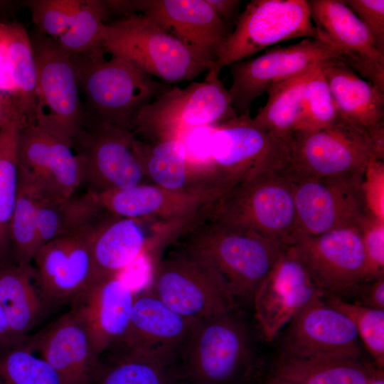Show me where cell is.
<instances>
[{
    "label": "cell",
    "mask_w": 384,
    "mask_h": 384,
    "mask_svg": "<svg viewBox=\"0 0 384 384\" xmlns=\"http://www.w3.org/2000/svg\"><path fill=\"white\" fill-rule=\"evenodd\" d=\"M172 240L195 255L235 304L252 302L285 247L252 230L217 220L202 209Z\"/></svg>",
    "instance_id": "1"
},
{
    "label": "cell",
    "mask_w": 384,
    "mask_h": 384,
    "mask_svg": "<svg viewBox=\"0 0 384 384\" xmlns=\"http://www.w3.org/2000/svg\"><path fill=\"white\" fill-rule=\"evenodd\" d=\"M105 54L100 48L71 55L80 91L90 118L134 133L139 112L171 86Z\"/></svg>",
    "instance_id": "2"
},
{
    "label": "cell",
    "mask_w": 384,
    "mask_h": 384,
    "mask_svg": "<svg viewBox=\"0 0 384 384\" xmlns=\"http://www.w3.org/2000/svg\"><path fill=\"white\" fill-rule=\"evenodd\" d=\"M202 211L223 223L252 230L289 247L301 236L292 180L284 168L234 185Z\"/></svg>",
    "instance_id": "3"
},
{
    "label": "cell",
    "mask_w": 384,
    "mask_h": 384,
    "mask_svg": "<svg viewBox=\"0 0 384 384\" xmlns=\"http://www.w3.org/2000/svg\"><path fill=\"white\" fill-rule=\"evenodd\" d=\"M101 46L106 54L120 58L167 83L192 80L214 65L141 13L106 23Z\"/></svg>",
    "instance_id": "4"
},
{
    "label": "cell",
    "mask_w": 384,
    "mask_h": 384,
    "mask_svg": "<svg viewBox=\"0 0 384 384\" xmlns=\"http://www.w3.org/2000/svg\"><path fill=\"white\" fill-rule=\"evenodd\" d=\"M253 361L250 330L233 310L198 321L176 367L188 384H245Z\"/></svg>",
    "instance_id": "5"
},
{
    "label": "cell",
    "mask_w": 384,
    "mask_h": 384,
    "mask_svg": "<svg viewBox=\"0 0 384 384\" xmlns=\"http://www.w3.org/2000/svg\"><path fill=\"white\" fill-rule=\"evenodd\" d=\"M284 168L299 176H335L365 173L375 159L383 160L384 126L372 134L343 117L325 127L293 132Z\"/></svg>",
    "instance_id": "6"
},
{
    "label": "cell",
    "mask_w": 384,
    "mask_h": 384,
    "mask_svg": "<svg viewBox=\"0 0 384 384\" xmlns=\"http://www.w3.org/2000/svg\"><path fill=\"white\" fill-rule=\"evenodd\" d=\"M237 115L219 74L207 72L202 82L171 87L138 114L134 134L143 140L176 137L186 132L225 122Z\"/></svg>",
    "instance_id": "7"
},
{
    "label": "cell",
    "mask_w": 384,
    "mask_h": 384,
    "mask_svg": "<svg viewBox=\"0 0 384 384\" xmlns=\"http://www.w3.org/2000/svg\"><path fill=\"white\" fill-rule=\"evenodd\" d=\"M209 151L211 177L225 191L256 174L282 169L289 158V143L258 127L250 114L215 125Z\"/></svg>",
    "instance_id": "8"
},
{
    "label": "cell",
    "mask_w": 384,
    "mask_h": 384,
    "mask_svg": "<svg viewBox=\"0 0 384 384\" xmlns=\"http://www.w3.org/2000/svg\"><path fill=\"white\" fill-rule=\"evenodd\" d=\"M152 270L148 289L174 312L201 321L235 310L217 278L189 250L171 240Z\"/></svg>",
    "instance_id": "9"
},
{
    "label": "cell",
    "mask_w": 384,
    "mask_h": 384,
    "mask_svg": "<svg viewBox=\"0 0 384 384\" xmlns=\"http://www.w3.org/2000/svg\"><path fill=\"white\" fill-rule=\"evenodd\" d=\"M288 174L293 185L301 235L361 226L370 215L375 214L368 203L366 172L321 177Z\"/></svg>",
    "instance_id": "10"
},
{
    "label": "cell",
    "mask_w": 384,
    "mask_h": 384,
    "mask_svg": "<svg viewBox=\"0 0 384 384\" xmlns=\"http://www.w3.org/2000/svg\"><path fill=\"white\" fill-rule=\"evenodd\" d=\"M31 38L37 75L36 117L31 123L56 133L72 145L87 116L71 55L40 32Z\"/></svg>",
    "instance_id": "11"
},
{
    "label": "cell",
    "mask_w": 384,
    "mask_h": 384,
    "mask_svg": "<svg viewBox=\"0 0 384 384\" xmlns=\"http://www.w3.org/2000/svg\"><path fill=\"white\" fill-rule=\"evenodd\" d=\"M302 37L319 40L306 0H252L213 68L220 75L229 65L251 58L277 43Z\"/></svg>",
    "instance_id": "12"
},
{
    "label": "cell",
    "mask_w": 384,
    "mask_h": 384,
    "mask_svg": "<svg viewBox=\"0 0 384 384\" xmlns=\"http://www.w3.org/2000/svg\"><path fill=\"white\" fill-rule=\"evenodd\" d=\"M132 132L90 117L73 140L87 191L100 194L150 183L134 149Z\"/></svg>",
    "instance_id": "13"
},
{
    "label": "cell",
    "mask_w": 384,
    "mask_h": 384,
    "mask_svg": "<svg viewBox=\"0 0 384 384\" xmlns=\"http://www.w3.org/2000/svg\"><path fill=\"white\" fill-rule=\"evenodd\" d=\"M316 286L327 297L355 293L366 282V262L361 226L301 235L289 246Z\"/></svg>",
    "instance_id": "14"
},
{
    "label": "cell",
    "mask_w": 384,
    "mask_h": 384,
    "mask_svg": "<svg viewBox=\"0 0 384 384\" xmlns=\"http://www.w3.org/2000/svg\"><path fill=\"white\" fill-rule=\"evenodd\" d=\"M337 55L326 43L303 38L288 46H275L260 55L228 65L232 78L228 89L237 115L250 114L252 102L270 87L302 74L324 60Z\"/></svg>",
    "instance_id": "15"
},
{
    "label": "cell",
    "mask_w": 384,
    "mask_h": 384,
    "mask_svg": "<svg viewBox=\"0 0 384 384\" xmlns=\"http://www.w3.org/2000/svg\"><path fill=\"white\" fill-rule=\"evenodd\" d=\"M191 219L128 218L107 212L95 224L90 235L97 279L120 274L140 256L165 248Z\"/></svg>",
    "instance_id": "16"
},
{
    "label": "cell",
    "mask_w": 384,
    "mask_h": 384,
    "mask_svg": "<svg viewBox=\"0 0 384 384\" xmlns=\"http://www.w3.org/2000/svg\"><path fill=\"white\" fill-rule=\"evenodd\" d=\"M282 357L306 360L358 359L356 329L323 298L302 309L281 332Z\"/></svg>",
    "instance_id": "17"
},
{
    "label": "cell",
    "mask_w": 384,
    "mask_h": 384,
    "mask_svg": "<svg viewBox=\"0 0 384 384\" xmlns=\"http://www.w3.org/2000/svg\"><path fill=\"white\" fill-rule=\"evenodd\" d=\"M324 297L293 250L285 247L252 302L263 338L274 341L302 309Z\"/></svg>",
    "instance_id": "18"
},
{
    "label": "cell",
    "mask_w": 384,
    "mask_h": 384,
    "mask_svg": "<svg viewBox=\"0 0 384 384\" xmlns=\"http://www.w3.org/2000/svg\"><path fill=\"white\" fill-rule=\"evenodd\" d=\"M198 321L174 312L149 289L135 294L122 352L176 366Z\"/></svg>",
    "instance_id": "19"
},
{
    "label": "cell",
    "mask_w": 384,
    "mask_h": 384,
    "mask_svg": "<svg viewBox=\"0 0 384 384\" xmlns=\"http://www.w3.org/2000/svg\"><path fill=\"white\" fill-rule=\"evenodd\" d=\"M307 1L319 40L334 49L337 59L384 92V55L343 0Z\"/></svg>",
    "instance_id": "20"
},
{
    "label": "cell",
    "mask_w": 384,
    "mask_h": 384,
    "mask_svg": "<svg viewBox=\"0 0 384 384\" xmlns=\"http://www.w3.org/2000/svg\"><path fill=\"white\" fill-rule=\"evenodd\" d=\"M18 164L46 199L69 198L82 184L80 165L71 144L36 123L26 124L21 129Z\"/></svg>",
    "instance_id": "21"
},
{
    "label": "cell",
    "mask_w": 384,
    "mask_h": 384,
    "mask_svg": "<svg viewBox=\"0 0 384 384\" xmlns=\"http://www.w3.org/2000/svg\"><path fill=\"white\" fill-rule=\"evenodd\" d=\"M134 297L120 274L97 279L75 297L72 311L84 325L97 356L124 341Z\"/></svg>",
    "instance_id": "22"
},
{
    "label": "cell",
    "mask_w": 384,
    "mask_h": 384,
    "mask_svg": "<svg viewBox=\"0 0 384 384\" xmlns=\"http://www.w3.org/2000/svg\"><path fill=\"white\" fill-rule=\"evenodd\" d=\"M95 224L55 238L37 250L33 259L35 279L46 297H75L97 279L90 251Z\"/></svg>",
    "instance_id": "23"
},
{
    "label": "cell",
    "mask_w": 384,
    "mask_h": 384,
    "mask_svg": "<svg viewBox=\"0 0 384 384\" xmlns=\"http://www.w3.org/2000/svg\"><path fill=\"white\" fill-rule=\"evenodd\" d=\"M224 192L215 188L175 191L144 183L95 195L105 210L119 217L180 221L191 219Z\"/></svg>",
    "instance_id": "24"
},
{
    "label": "cell",
    "mask_w": 384,
    "mask_h": 384,
    "mask_svg": "<svg viewBox=\"0 0 384 384\" xmlns=\"http://www.w3.org/2000/svg\"><path fill=\"white\" fill-rule=\"evenodd\" d=\"M138 9L214 63L231 34L206 0H138Z\"/></svg>",
    "instance_id": "25"
},
{
    "label": "cell",
    "mask_w": 384,
    "mask_h": 384,
    "mask_svg": "<svg viewBox=\"0 0 384 384\" xmlns=\"http://www.w3.org/2000/svg\"><path fill=\"white\" fill-rule=\"evenodd\" d=\"M29 341L64 384H93L104 366L93 350L84 325L73 311L60 317Z\"/></svg>",
    "instance_id": "26"
},
{
    "label": "cell",
    "mask_w": 384,
    "mask_h": 384,
    "mask_svg": "<svg viewBox=\"0 0 384 384\" xmlns=\"http://www.w3.org/2000/svg\"><path fill=\"white\" fill-rule=\"evenodd\" d=\"M36 65L31 38L21 23L0 19V91L16 104L26 124L36 110Z\"/></svg>",
    "instance_id": "27"
},
{
    "label": "cell",
    "mask_w": 384,
    "mask_h": 384,
    "mask_svg": "<svg viewBox=\"0 0 384 384\" xmlns=\"http://www.w3.org/2000/svg\"><path fill=\"white\" fill-rule=\"evenodd\" d=\"M320 68L341 117L370 134L384 125V92L337 58Z\"/></svg>",
    "instance_id": "28"
},
{
    "label": "cell",
    "mask_w": 384,
    "mask_h": 384,
    "mask_svg": "<svg viewBox=\"0 0 384 384\" xmlns=\"http://www.w3.org/2000/svg\"><path fill=\"white\" fill-rule=\"evenodd\" d=\"M134 149L150 183L175 191L215 188L190 164L179 138H135Z\"/></svg>",
    "instance_id": "29"
},
{
    "label": "cell",
    "mask_w": 384,
    "mask_h": 384,
    "mask_svg": "<svg viewBox=\"0 0 384 384\" xmlns=\"http://www.w3.org/2000/svg\"><path fill=\"white\" fill-rule=\"evenodd\" d=\"M73 196L60 201L42 196L38 213V249L55 238L95 225L107 213L95 194L87 191Z\"/></svg>",
    "instance_id": "30"
},
{
    "label": "cell",
    "mask_w": 384,
    "mask_h": 384,
    "mask_svg": "<svg viewBox=\"0 0 384 384\" xmlns=\"http://www.w3.org/2000/svg\"><path fill=\"white\" fill-rule=\"evenodd\" d=\"M35 272L31 265L0 263V304L14 334L19 337L35 324L42 308L33 282Z\"/></svg>",
    "instance_id": "31"
},
{
    "label": "cell",
    "mask_w": 384,
    "mask_h": 384,
    "mask_svg": "<svg viewBox=\"0 0 384 384\" xmlns=\"http://www.w3.org/2000/svg\"><path fill=\"white\" fill-rule=\"evenodd\" d=\"M377 374L358 359L306 360L280 356L273 376L296 384H369Z\"/></svg>",
    "instance_id": "32"
},
{
    "label": "cell",
    "mask_w": 384,
    "mask_h": 384,
    "mask_svg": "<svg viewBox=\"0 0 384 384\" xmlns=\"http://www.w3.org/2000/svg\"><path fill=\"white\" fill-rule=\"evenodd\" d=\"M41 198L33 178L19 166L17 196L9 228L10 250L18 265H31L38 250V213Z\"/></svg>",
    "instance_id": "33"
},
{
    "label": "cell",
    "mask_w": 384,
    "mask_h": 384,
    "mask_svg": "<svg viewBox=\"0 0 384 384\" xmlns=\"http://www.w3.org/2000/svg\"><path fill=\"white\" fill-rule=\"evenodd\" d=\"M318 65L270 87L265 92L268 95L267 102L252 118L254 122L289 142L295 130L304 89Z\"/></svg>",
    "instance_id": "34"
},
{
    "label": "cell",
    "mask_w": 384,
    "mask_h": 384,
    "mask_svg": "<svg viewBox=\"0 0 384 384\" xmlns=\"http://www.w3.org/2000/svg\"><path fill=\"white\" fill-rule=\"evenodd\" d=\"M26 122L16 119L0 129V263L10 251V223L18 184V139Z\"/></svg>",
    "instance_id": "35"
},
{
    "label": "cell",
    "mask_w": 384,
    "mask_h": 384,
    "mask_svg": "<svg viewBox=\"0 0 384 384\" xmlns=\"http://www.w3.org/2000/svg\"><path fill=\"white\" fill-rule=\"evenodd\" d=\"M33 351L26 338L0 348V383L64 384L52 366Z\"/></svg>",
    "instance_id": "36"
},
{
    "label": "cell",
    "mask_w": 384,
    "mask_h": 384,
    "mask_svg": "<svg viewBox=\"0 0 384 384\" xmlns=\"http://www.w3.org/2000/svg\"><path fill=\"white\" fill-rule=\"evenodd\" d=\"M105 13L102 0H82L67 30L57 43L70 55L102 48Z\"/></svg>",
    "instance_id": "37"
},
{
    "label": "cell",
    "mask_w": 384,
    "mask_h": 384,
    "mask_svg": "<svg viewBox=\"0 0 384 384\" xmlns=\"http://www.w3.org/2000/svg\"><path fill=\"white\" fill-rule=\"evenodd\" d=\"M175 366H166L129 353L103 366L93 384H169L178 378Z\"/></svg>",
    "instance_id": "38"
},
{
    "label": "cell",
    "mask_w": 384,
    "mask_h": 384,
    "mask_svg": "<svg viewBox=\"0 0 384 384\" xmlns=\"http://www.w3.org/2000/svg\"><path fill=\"white\" fill-rule=\"evenodd\" d=\"M340 117L319 63L304 89L294 132L325 127Z\"/></svg>",
    "instance_id": "39"
},
{
    "label": "cell",
    "mask_w": 384,
    "mask_h": 384,
    "mask_svg": "<svg viewBox=\"0 0 384 384\" xmlns=\"http://www.w3.org/2000/svg\"><path fill=\"white\" fill-rule=\"evenodd\" d=\"M326 302L346 316L353 324L358 337L380 368L384 366V311L337 297H327Z\"/></svg>",
    "instance_id": "40"
},
{
    "label": "cell",
    "mask_w": 384,
    "mask_h": 384,
    "mask_svg": "<svg viewBox=\"0 0 384 384\" xmlns=\"http://www.w3.org/2000/svg\"><path fill=\"white\" fill-rule=\"evenodd\" d=\"M82 0H30L25 4L31 13L38 31L53 39L60 36L69 26Z\"/></svg>",
    "instance_id": "41"
},
{
    "label": "cell",
    "mask_w": 384,
    "mask_h": 384,
    "mask_svg": "<svg viewBox=\"0 0 384 384\" xmlns=\"http://www.w3.org/2000/svg\"><path fill=\"white\" fill-rule=\"evenodd\" d=\"M366 262V282L384 277V220L370 215L361 225Z\"/></svg>",
    "instance_id": "42"
},
{
    "label": "cell",
    "mask_w": 384,
    "mask_h": 384,
    "mask_svg": "<svg viewBox=\"0 0 384 384\" xmlns=\"http://www.w3.org/2000/svg\"><path fill=\"white\" fill-rule=\"evenodd\" d=\"M371 36L378 50L384 55V1L343 0Z\"/></svg>",
    "instance_id": "43"
},
{
    "label": "cell",
    "mask_w": 384,
    "mask_h": 384,
    "mask_svg": "<svg viewBox=\"0 0 384 384\" xmlns=\"http://www.w3.org/2000/svg\"><path fill=\"white\" fill-rule=\"evenodd\" d=\"M361 297V305L384 311V277L364 282L356 289Z\"/></svg>",
    "instance_id": "44"
},
{
    "label": "cell",
    "mask_w": 384,
    "mask_h": 384,
    "mask_svg": "<svg viewBox=\"0 0 384 384\" xmlns=\"http://www.w3.org/2000/svg\"><path fill=\"white\" fill-rule=\"evenodd\" d=\"M206 1L232 33L240 15L241 1L239 0H206Z\"/></svg>",
    "instance_id": "45"
},
{
    "label": "cell",
    "mask_w": 384,
    "mask_h": 384,
    "mask_svg": "<svg viewBox=\"0 0 384 384\" xmlns=\"http://www.w3.org/2000/svg\"><path fill=\"white\" fill-rule=\"evenodd\" d=\"M16 119L26 121L16 104L8 95L0 91V129Z\"/></svg>",
    "instance_id": "46"
},
{
    "label": "cell",
    "mask_w": 384,
    "mask_h": 384,
    "mask_svg": "<svg viewBox=\"0 0 384 384\" xmlns=\"http://www.w3.org/2000/svg\"><path fill=\"white\" fill-rule=\"evenodd\" d=\"M16 336L9 324L6 314L0 304V348L23 339Z\"/></svg>",
    "instance_id": "47"
},
{
    "label": "cell",
    "mask_w": 384,
    "mask_h": 384,
    "mask_svg": "<svg viewBox=\"0 0 384 384\" xmlns=\"http://www.w3.org/2000/svg\"><path fill=\"white\" fill-rule=\"evenodd\" d=\"M265 384H296V383L273 376L270 378L269 380H267Z\"/></svg>",
    "instance_id": "48"
},
{
    "label": "cell",
    "mask_w": 384,
    "mask_h": 384,
    "mask_svg": "<svg viewBox=\"0 0 384 384\" xmlns=\"http://www.w3.org/2000/svg\"><path fill=\"white\" fill-rule=\"evenodd\" d=\"M369 384H384L383 373L378 372Z\"/></svg>",
    "instance_id": "49"
},
{
    "label": "cell",
    "mask_w": 384,
    "mask_h": 384,
    "mask_svg": "<svg viewBox=\"0 0 384 384\" xmlns=\"http://www.w3.org/2000/svg\"><path fill=\"white\" fill-rule=\"evenodd\" d=\"M174 384H188V383L181 380V381H178V382H176V383H175Z\"/></svg>",
    "instance_id": "50"
},
{
    "label": "cell",
    "mask_w": 384,
    "mask_h": 384,
    "mask_svg": "<svg viewBox=\"0 0 384 384\" xmlns=\"http://www.w3.org/2000/svg\"><path fill=\"white\" fill-rule=\"evenodd\" d=\"M1 384V383H0Z\"/></svg>",
    "instance_id": "51"
}]
</instances>
